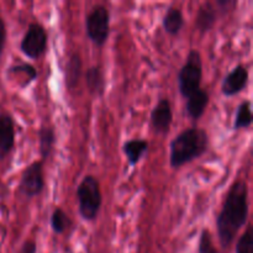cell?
Masks as SVG:
<instances>
[{
  "mask_svg": "<svg viewBox=\"0 0 253 253\" xmlns=\"http://www.w3.org/2000/svg\"><path fill=\"white\" fill-rule=\"evenodd\" d=\"M236 253H253L252 226L247 227L246 231L237 240Z\"/></svg>",
  "mask_w": 253,
  "mask_h": 253,
  "instance_id": "7402d4cb",
  "label": "cell"
},
{
  "mask_svg": "<svg viewBox=\"0 0 253 253\" xmlns=\"http://www.w3.org/2000/svg\"><path fill=\"white\" fill-rule=\"evenodd\" d=\"M49 224H51L52 231H53L54 234L62 235L63 232H66V230L68 229L69 226H71L72 221L63 209H61V208H56L51 214Z\"/></svg>",
  "mask_w": 253,
  "mask_h": 253,
  "instance_id": "d6986e66",
  "label": "cell"
},
{
  "mask_svg": "<svg viewBox=\"0 0 253 253\" xmlns=\"http://www.w3.org/2000/svg\"><path fill=\"white\" fill-rule=\"evenodd\" d=\"M209 148V135L202 127L192 126L178 133L169 145V165L173 169L202 157Z\"/></svg>",
  "mask_w": 253,
  "mask_h": 253,
  "instance_id": "7a4b0ae2",
  "label": "cell"
},
{
  "mask_svg": "<svg viewBox=\"0 0 253 253\" xmlns=\"http://www.w3.org/2000/svg\"><path fill=\"white\" fill-rule=\"evenodd\" d=\"M249 217V188L242 180L232 183L216 219L220 245L227 250Z\"/></svg>",
  "mask_w": 253,
  "mask_h": 253,
  "instance_id": "6da1fadb",
  "label": "cell"
},
{
  "mask_svg": "<svg viewBox=\"0 0 253 253\" xmlns=\"http://www.w3.org/2000/svg\"><path fill=\"white\" fill-rule=\"evenodd\" d=\"M19 253H37V245L32 240H27L22 244L21 249L19 250Z\"/></svg>",
  "mask_w": 253,
  "mask_h": 253,
  "instance_id": "cb8c5ba5",
  "label": "cell"
},
{
  "mask_svg": "<svg viewBox=\"0 0 253 253\" xmlns=\"http://www.w3.org/2000/svg\"><path fill=\"white\" fill-rule=\"evenodd\" d=\"M76 195L82 219L89 222L96 220L103 204V195L98 178L91 174L85 175L77 187Z\"/></svg>",
  "mask_w": 253,
  "mask_h": 253,
  "instance_id": "3957f363",
  "label": "cell"
},
{
  "mask_svg": "<svg viewBox=\"0 0 253 253\" xmlns=\"http://www.w3.org/2000/svg\"><path fill=\"white\" fill-rule=\"evenodd\" d=\"M198 253H219L214 242H212L211 232L208 229H203L199 236V244H198Z\"/></svg>",
  "mask_w": 253,
  "mask_h": 253,
  "instance_id": "44dd1931",
  "label": "cell"
},
{
  "mask_svg": "<svg viewBox=\"0 0 253 253\" xmlns=\"http://www.w3.org/2000/svg\"><path fill=\"white\" fill-rule=\"evenodd\" d=\"M9 73L11 74H24L26 77V86L30 85L32 82H35L39 77V72L32 66L31 63L27 62H21V63L12 64L9 68Z\"/></svg>",
  "mask_w": 253,
  "mask_h": 253,
  "instance_id": "ffe728a7",
  "label": "cell"
},
{
  "mask_svg": "<svg viewBox=\"0 0 253 253\" xmlns=\"http://www.w3.org/2000/svg\"><path fill=\"white\" fill-rule=\"evenodd\" d=\"M6 40H7L6 24H5L4 19L0 16V61H1L2 53H4L5 44H6Z\"/></svg>",
  "mask_w": 253,
  "mask_h": 253,
  "instance_id": "603a6c76",
  "label": "cell"
},
{
  "mask_svg": "<svg viewBox=\"0 0 253 253\" xmlns=\"http://www.w3.org/2000/svg\"><path fill=\"white\" fill-rule=\"evenodd\" d=\"M84 78H85V85L86 89L91 95L95 96H103L105 93V76H104V71L100 66H91L84 73Z\"/></svg>",
  "mask_w": 253,
  "mask_h": 253,
  "instance_id": "5bb4252c",
  "label": "cell"
},
{
  "mask_svg": "<svg viewBox=\"0 0 253 253\" xmlns=\"http://www.w3.org/2000/svg\"><path fill=\"white\" fill-rule=\"evenodd\" d=\"M253 123V113H252V103L251 100H244L236 109L234 121V130H246L251 127Z\"/></svg>",
  "mask_w": 253,
  "mask_h": 253,
  "instance_id": "ac0fdd59",
  "label": "cell"
},
{
  "mask_svg": "<svg viewBox=\"0 0 253 253\" xmlns=\"http://www.w3.org/2000/svg\"><path fill=\"white\" fill-rule=\"evenodd\" d=\"M83 76V62L81 56L77 52L69 56L66 63V71H64V84L68 90H73L78 86Z\"/></svg>",
  "mask_w": 253,
  "mask_h": 253,
  "instance_id": "4fadbf2b",
  "label": "cell"
},
{
  "mask_svg": "<svg viewBox=\"0 0 253 253\" xmlns=\"http://www.w3.org/2000/svg\"><path fill=\"white\" fill-rule=\"evenodd\" d=\"M148 141L143 138H131L124 142L123 152L127 158V162L130 166L138 165L143 156L148 151Z\"/></svg>",
  "mask_w": 253,
  "mask_h": 253,
  "instance_id": "9a60e30c",
  "label": "cell"
},
{
  "mask_svg": "<svg viewBox=\"0 0 253 253\" xmlns=\"http://www.w3.org/2000/svg\"><path fill=\"white\" fill-rule=\"evenodd\" d=\"M173 123V109L169 99L161 98L151 111V125L157 133L166 135L169 132Z\"/></svg>",
  "mask_w": 253,
  "mask_h": 253,
  "instance_id": "9c48e42d",
  "label": "cell"
},
{
  "mask_svg": "<svg viewBox=\"0 0 253 253\" xmlns=\"http://www.w3.org/2000/svg\"><path fill=\"white\" fill-rule=\"evenodd\" d=\"M162 26L165 31L170 36H177L180 34L183 26H184V16L179 7L169 6L166 11L162 20Z\"/></svg>",
  "mask_w": 253,
  "mask_h": 253,
  "instance_id": "e0dca14e",
  "label": "cell"
},
{
  "mask_svg": "<svg viewBox=\"0 0 253 253\" xmlns=\"http://www.w3.org/2000/svg\"><path fill=\"white\" fill-rule=\"evenodd\" d=\"M39 136V152L41 156V162L48 160L53 153L56 145V132L52 126H42L37 132Z\"/></svg>",
  "mask_w": 253,
  "mask_h": 253,
  "instance_id": "2e32d148",
  "label": "cell"
},
{
  "mask_svg": "<svg viewBox=\"0 0 253 253\" xmlns=\"http://www.w3.org/2000/svg\"><path fill=\"white\" fill-rule=\"evenodd\" d=\"M217 21V7L214 2L207 1L200 5L195 16V27L202 34H207Z\"/></svg>",
  "mask_w": 253,
  "mask_h": 253,
  "instance_id": "7c38bea8",
  "label": "cell"
},
{
  "mask_svg": "<svg viewBox=\"0 0 253 253\" xmlns=\"http://www.w3.org/2000/svg\"><path fill=\"white\" fill-rule=\"evenodd\" d=\"M203 59L198 49H190L184 64L178 73V88L183 98L188 99L202 88Z\"/></svg>",
  "mask_w": 253,
  "mask_h": 253,
  "instance_id": "277c9868",
  "label": "cell"
},
{
  "mask_svg": "<svg viewBox=\"0 0 253 253\" xmlns=\"http://www.w3.org/2000/svg\"><path fill=\"white\" fill-rule=\"evenodd\" d=\"M85 32L95 46L103 47L110 35V12L105 5H95L85 16Z\"/></svg>",
  "mask_w": 253,
  "mask_h": 253,
  "instance_id": "5b68a950",
  "label": "cell"
},
{
  "mask_svg": "<svg viewBox=\"0 0 253 253\" xmlns=\"http://www.w3.org/2000/svg\"><path fill=\"white\" fill-rule=\"evenodd\" d=\"M44 189L43 162L34 161L24 169L19 184L20 194L27 199L39 197Z\"/></svg>",
  "mask_w": 253,
  "mask_h": 253,
  "instance_id": "52a82bcc",
  "label": "cell"
},
{
  "mask_svg": "<svg viewBox=\"0 0 253 253\" xmlns=\"http://www.w3.org/2000/svg\"><path fill=\"white\" fill-rule=\"evenodd\" d=\"M250 73L245 64H237L231 72L226 74L221 83V93L227 98L237 95L249 85Z\"/></svg>",
  "mask_w": 253,
  "mask_h": 253,
  "instance_id": "ba28073f",
  "label": "cell"
},
{
  "mask_svg": "<svg viewBox=\"0 0 253 253\" xmlns=\"http://www.w3.org/2000/svg\"><path fill=\"white\" fill-rule=\"evenodd\" d=\"M210 96L205 89L200 88L199 90L195 91L194 94L187 99L185 103V111L187 115L189 116L190 120L198 121L203 115H204L205 110H207L208 105H209Z\"/></svg>",
  "mask_w": 253,
  "mask_h": 253,
  "instance_id": "8fae6325",
  "label": "cell"
},
{
  "mask_svg": "<svg viewBox=\"0 0 253 253\" xmlns=\"http://www.w3.org/2000/svg\"><path fill=\"white\" fill-rule=\"evenodd\" d=\"M48 44L47 30L40 22H30L20 42V49L30 59H39L46 53Z\"/></svg>",
  "mask_w": 253,
  "mask_h": 253,
  "instance_id": "8992f818",
  "label": "cell"
},
{
  "mask_svg": "<svg viewBox=\"0 0 253 253\" xmlns=\"http://www.w3.org/2000/svg\"><path fill=\"white\" fill-rule=\"evenodd\" d=\"M15 121L9 113H0V161H4L15 147Z\"/></svg>",
  "mask_w": 253,
  "mask_h": 253,
  "instance_id": "30bf717a",
  "label": "cell"
}]
</instances>
